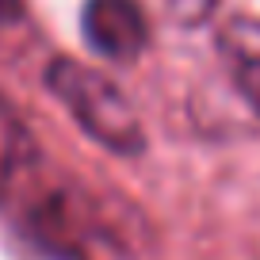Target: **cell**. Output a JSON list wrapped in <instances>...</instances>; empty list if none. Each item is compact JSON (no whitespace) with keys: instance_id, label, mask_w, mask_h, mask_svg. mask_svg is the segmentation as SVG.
<instances>
[{"instance_id":"6da1fadb","label":"cell","mask_w":260,"mask_h":260,"mask_svg":"<svg viewBox=\"0 0 260 260\" xmlns=\"http://www.w3.org/2000/svg\"><path fill=\"white\" fill-rule=\"evenodd\" d=\"M46 88L73 111L81 130L88 138H96L104 149L119 157H134L146 149V130H142L130 100L119 92V84H111L92 65L57 57L46 69Z\"/></svg>"},{"instance_id":"3957f363","label":"cell","mask_w":260,"mask_h":260,"mask_svg":"<svg viewBox=\"0 0 260 260\" xmlns=\"http://www.w3.org/2000/svg\"><path fill=\"white\" fill-rule=\"evenodd\" d=\"M42 176L46 172H42L39 142L31 138V130L12 111L8 100H0V207L16 211Z\"/></svg>"},{"instance_id":"7a4b0ae2","label":"cell","mask_w":260,"mask_h":260,"mask_svg":"<svg viewBox=\"0 0 260 260\" xmlns=\"http://www.w3.org/2000/svg\"><path fill=\"white\" fill-rule=\"evenodd\" d=\"M81 31L84 42L111 61H134L149 46V19L138 0H88Z\"/></svg>"},{"instance_id":"277c9868","label":"cell","mask_w":260,"mask_h":260,"mask_svg":"<svg viewBox=\"0 0 260 260\" xmlns=\"http://www.w3.org/2000/svg\"><path fill=\"white\" fill-rule=\"evenodd\" d=\"M218 54L234 77L237 92L260 119V19L234 16L218 27Z\"/></svg>"},{"instance_id":"5b68a950","label":"cell","mask_w":260,"mask_h":260,"mask_svg":"<svg viewBox=\"0 0 260 260\" xmlns=\"http://www.w3.org/2000/svg\"><path fill=\"white\" fill-rule=\"evenodd\" d=\"M23 19V0H0V27Z\"/></svg>"}]
</instances>
